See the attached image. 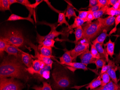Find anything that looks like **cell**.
<instances>
[{"label":"cell","instance_id":"5b68a950","mask_svg":"<svg viewBox=\"0 0 120 90\" xmlns=\"http://www.w3.org/2000/svg\"><path fill=\"white\" fill-rule=\"evenodd\" d=\"M23 84L14 78L0 79V90H22Z\"/></svg>","mask_w":120,"mask_h":90},{"label":"cell","instance_id":"52a82bcc","mask_svg":"<svg viewBox=\"0 0 120 90\" xmlns=\"http://www.w3.org/2000/svg\"><path fill=\"white\" fill-rule=\"evenodd\" d=\"M45 25H49L51 27V31L49 34L45 36L40 35L37 32V41L39 44H41L46 39H54L56 37H58L60 35H64V33L62 32H59L56 30L57 27L54 24H50L47 23H44Z\"/></svg>","mask_w":120,"mask_h":90},{"label":"cell","instance_id":"816d5d0a","mask_svg":"<svg viewBox=\"0 0 120 90\" xmlns=\"http://www.w3.org/2000/svg\"><path fill=\"white\" fill-rule=\"evenodd\" d=\"M92 90H106L105 88H104L103 86H101L100 87H98V88H96L94 89H92Z\"/></svg>","mask_w":120,"mask_h":90},{"label":"cell","instance_id":"4fadbf2b","mask_svg":"<svg viewBox=\"0 0 120 90\" xmlns=\"http://www.w3.org/2000/svg\"><path fill=\"white\" fill-rule=\"evenodd\" d=\"M5 51L9 55H13L15 57H19V54L23 52V51L19 49V48L15 46L9 45L5 48Z\"/></svg>","mask_w":120,"mask_h":90},{"label":"cell","instance_id":"2e32d148","mask_svg":"<svg viewBox=\"0 0 120 90\" xmlns=\"http://www.w3.org/2000/svg\"><path fill=\"white\" fill-rule=\"evenodd\" d=\"M32 14H33V13H30L29 16L27 17H23L19 16L17 15L12 14L9 16L8 19L7 20V21H15L20 20H26L29 21L32 24L34 25V21L31 17Z\"/></svg>","mask_w":120,"mask_h":90},{"label":"cell","instance_id":"44dd1931","mask_svg":"<svg viewBox=\"0 0 120 90\" xmlns=\"http://www.w3.org/2000/svg\"><path fill=\"white\" fill-rule=\"evenodd\" d=\"M74 9L75 8L71 4L68 3L67 8L65 11V16L69 20H70L72 17H77Z\"/></svg>","mask_w":120,"mask_h":90},{"label":"cell","instance_id":"3957f363","mask_svg":"<svg viewBox=\"0 0 120 90\" xmlns=\"http://www.w3.org/2000/svg\"><path fill=\"white\" fill-rule=\"evenodd\" d=\"M0 38L6 41L9 45L17 47H21L25 42L21 31L17 30L9 29L5 30Z\"/></svg>","mask_w":120,"mask_h":90},{"label":"cell","instance_id":"277c9868","mask_svg":"<svg viewBox=\"0 0 120 90\" xmlns=\"http://www.w3.org/2000/svg\"><path fill=\"white\" fill-rule=\"evenodd\" d=\"M52 75L53 80L52 86L54 90L64 89L71 85L69 77L62 70H54Z\"/></svg>","mask_w":120,"mask_h":90},{"label":"cell","instance_id":"f35d334b","mask_svg":"<svg viewBox=\"0 0 120 90\" xmlns=\"http://www.w3.org/2000/svg\"><path fill=\"white\" fill-rule=\"evenodd\" d=\"M52 67H51V66L46 65L44 66V67L43 69H42L39 72L38 74L41 77H42V74H43V73H44V71H50V70L52 69Z\"/></svg>","mask_w":120,"mask_h":90},{"label":"cell","instance_id":"f1b7e54d","mask_svg":"<svg viewBox=\"0 0 120 90\" xmlns=\"http://www.w3.org/2000/svg\"><path fill=\"white\" fill-rule=\"evenodd\" d=\"M102 80L101 86H104L110 81L111 78L107 72L101 75H100Z\"/></svg>","mask_w":120,"mask_h":90},{"label":"cell","instance_id":"ee69618b","mask_svg":"<svg viewBox=\"0 0 120 90\" xmlns=\"http://www.w3.org/2000/svg\"><path fill=\"white\" fill-rule=\"evenodd\" d=\"M100 9H101L99 5L98 4L97 5L93 7H91V8H89L88 9V11H91L92 12H96V11H98Z\"/></svg>","mask_w":120,"mask_h":90},{"label":"cell","instance_id":"681fc988","mask_svg":"<svg viewBox=\"0 0 120 90\" xmlns=\"http://www.w3.org/2000/svg\"><path fill=\"white\" fill-rule=\"evenodd\" d=\"M9 2L10 5L14 4V3H19L17 0H8Z\"/></svg>","mask_w":120,"mask_h":90},{"label":"cell","instance_id":"8d00e7d4","mask_svg":"<svg viewBox=\"0 0 120 90\" xmlns=\"http://www.w3.org/2000/svg\"><path fill=\"white\" fill-rule=\"evenodd\" d=\"M116 10L112 8V7H109L106 11L105 15H108L109 16H116Z\"/></svg>","mask_w":120,"mask_h":90},{"label":"cell","instance_id":"7bdbcfd3","mask_svg":"<svg viewBox=\"0 0 120 90\" xmlns=\"http://www.w3.org/2000/svg\"><path fill=\"white\" fill-rule=\"evenodd\" d=\"M98 4V0H90L89 8L93 7Z\"/></svg>","mask_w":120,"mask_h":90},{"label":"cell","instance_id":"ac0fdd59","mask_svg":"<svg viewBox=\"0 0 120 90\" xmlns=\"http://www.w3.org/2000/svg\"><path fill=\"white\" fill-rule=\"evenodd\" d=\"M102 80L100 76H99L96 78H95L91 82L89 83L86 87L87 90H92L101 86Z\"/></svg>","mask_w":120,"mask_h":90},{"label":"cell","instance_id":"c3c4849f","mask_svg":"<svg viewBox=\"0 0 120 90\" xmlns=\"http://www.w3.org/2000/svg\"><path fill=\"white\" fill-rule=\"evenodd\" d=\"M115 62L117 63H120V52L116 56L115 59Z\"/></svg>","mask_w":120,"mask_h":90},{"label":"cell","instance_id":"ffe728a7","mask_svg":"<svg viewBox=\"0 0 120 90\" xmlns=\"http://www.w3.org/2000/svg\"><path fill=\"white\" fill-rule=\"evenodd\" d=\"M115 42H112L109 39V41L104 44V46H106V49L105 50L106 53L108 55H109L111 58L114 55V51L115 49Z\"/></svg>","mask_w":120,"mask_h":90},{"label":"cell","instance_id":"bcb514c9","mask_svg":"<svg viewBox=\"0 0 120 90\" xmlns=\"http://www.w3.org/2000/svg\"><path fill=\"white\" fill-rule=\"evenodd\" d=\"M118 0H109L108 3V5H114L116 3L118 2Z\"/></svg>","mask_w":120,"mask_h":90},{"label":"cell","instance_id":"74e56055","mask_svg":"<svg viewBox=\"0 0 120 90\" xmlns=\"http://www.w3.org/2000/svg\"><path fill=\"white\" fill-rule=\"evenodd\" d=\"M93 12L91 11H88V14L86 19V22H90L95 20Z\"/></svg>","mask_w":120,"mask_h":90},{"label":"cell","instance_id":"e0dca14e","mask_svg":"<svg viewBox=\"0 0 120 90\" xmlns=\"http://www.w3.org/2000/svg\"><path fill=\"white\" fill-rule=\"evenodd\" d=\"M108 29H105L103 30L102 32L95 39L92 41V44L94 45L96 43H99L103 44L104 41L107 36L109 35L108 34Z\"/></svg>","mask_w":120,"mask_h":90},{"label":"cell","instance_id":"f6af8a7d","mask_svg":"<svg viewBox=\"0 0 120 90\" xmlns=\"http://www.w3.org/2000/svg\"><path fill=\"white\" fill-rule=\"evenodd\" d=\"M45 2L47 3V4H48V5L49 6V7L50 8H51L52 9V10H54V11H55V12H58L59 13H60V12L59 11H58V10H56V9L54 8L52 6V5L50 4V3L49 2L48 0H44Z\"/></svg>","mask_w":120,"mask_h":90},{"label":"cell","instance_id":"e575fe53","mask_svg":"<svg viewBox=\"0 0 120 90\" xmlns=\"http://www.w3.org/2000/svg\"><path fill=\"white\" fill-rule=\"evenodd\" d=\"M77 11H78L79 12V15L78 17L81 19L83 20L86 22V17H87V14H88V11H79L76 9Z\"/></svg>","mask_w":120,"mask_h":90},{"label":"cell","instance_id":"1f68e13d","mask_svg":"<svg viewBox=\"0 0 120 90\" xmlns=\"http://www.w3.org/2000/svg\"><path fill=\"white\" fill-rule=\"evenodd\" d=\"M90 44L91 46L90 52H91V54L92 55L93 57L95 59H101L100 54H99V52L97 51L95 46H94V45L92 44H91V43H90Z\"/></svg>","mask_w":120,"mask_h":90},{"label":"cell","instance_id":"836d02e7","mask_svg":"<svg viewBox=\"0 0 120 90\" xmlns=\"http://www.w3.org/2000/svg\"><path fill=\"white\" fill-rule=\"evenodd\" d=\"M9 45L6 41L4 40L3 39L0 38V54L1 56L3 54L5 51V48L8 45Z\"/></svg>","mask_w":120,"mask_h":90},{"label":"cell","instance_id":"ba28073f","mask_svg":"<svg viewBox=\"0 0 120 90\" xmlns=\"http://www.w3.org/2000/svg\"><path fill=\"white\" fill-rule=\"evenodd\" d=\"M29 44L30 45L31 48L33 49L35 51V55L34 56L31 55L33 59H37L38 60H40L43 62V63H44L47 65L49 66L52 67L53 62L52 59V58L50 57H46L45 56L42 55L40 53L38 47H37L36 46H35L31 42L29 43Z\"/></svg>","mask_w":120,"mask_h":90},{"label":"cell","instance_id":"8fae6325","mask_svg":"<svg viewBox=\"0 0 120 90\" xmlns=\"http://www.w3.org/2000/svg\"><path fill=\"white\" fill-rule=\"evenodd\" d=\"M116 18L114 16H109L106 18H100L98 19L100 23L101 27L104 29L113 26L115 23Z\"/></svg>","mask_w":120,"mask_h":90},{"label":"cell","instance_id":"f5cc1de1","mask_svg":"<svg viewBox=\"0 0 120 90\" xmlns=\"http://www.w3.org/2000/svg\"><path fill=\"white\" fill-rule=\"evenodd\" d=\"M119 86H120V83H119V84H118Z\"/></svg>","mask_w":120,"mask_h":90},{"label":"cell","instance_id":"4316f807","mask_svg":"<svg viewBox=\"0 0 120 90\" xmlns=\"http://www.w3.org/2000/svg\"><path fill=\"white\" fill-rule=\"evenodd\" d=\"M94 45L100 54V58L106 60V52L105 49L103 48V44L98 43L95 44Z\"/></svg>","mask_w":120,"mask_h":90},{"label":"cell","instance_id":"b9f144b4","mask_svg":"<svg viewBox=\"0 0 120 90\" xmlns=\"http://www.w3.org/2000/svg\"><path fill=\"white\" fill-rule=\"evenodd\" d=\"M17 1L19 2V3H20L25 5L26 7H27L30 4H31L29 1L28 0H17Z\"/></svg>","mask_w":120,"mask_h":90},{"label":"cell","instance_id":"d6a6232c","mask_svg":"<svg viewBox=\"0 0 120 90\" xmlns=\"http://www.w3.org/2000/svg\"><path fill=\"white\" fill-rule=\"evenodd\" d=\"M106 62V60L105 59H96L94 63L96 66V69L98 70L99 69L102 68L103 66L105 65Z\"/></svg>","mask_w":120,"mask_h":90},{"label":"cell","instance_id":"7dc6e473","mask_svg":"<svg viewBox=\"0 0 120 90\" xmlns=\"http://www.w3.org/2000/svg\"><path fill=\"white\" fill-rule=\"evenodd\" d=\"M112 7V8L115 9V10H117V9H119V8H120V3L119 2L118 0V2L114 5H113Z\"/></svg>","mask_w":120,"mask_h":90},{"label":"cell","instance_id":"603a6c76","mask_svg":"<svg viewBox=\"0 0 120 90\" xmlns=\"http://www.w3.org/2000/svg\"><path fill=\"white\" fill-rule=\"evenodd\" d=\"M85 22V20L80 19L77 16L75 18L73 23L68 27L69 30H72L73 29H76L79 26H82Z\"/></svg>","mask_w":120,"mask_h":90},{"label":"cell","instance_id":"7c38bea8","mask_svg":"<svg viewBox=\"0 0 120 90\" xmlns=\"http://www.w3.org/2000/svg\"><path fill=\"white\" fill-rule=\"evenodd\" d=\"M63 65L66 66V67L69 70L74 72L77 69L83 70L85 71L88 70V69L86 66L81 63L72 62L70 63H65Z\"/></svg>","mask_w":120,"mask_h":90},{"label":"cell","instance_id":"5bb4252c","mask_svg":"<svg viewBox=\"0 0 120 90\" xmlns=\"http://www.w3.org/2000/svg\"><path fill=\"white\" fill-rule=\"evenodd\" d=\"M22 60L24 65L29 68L32 66V63L34 60L32 57L31 55L23 52L21 54Z\"/></svg>","mask_w":120,"mask_h":90},{"label":"cell","instance_id":"83f0119b","mask_svg":"<svg viewBox=\"0 0 120 90\" xmlns=\"http://www.w3.org/2000/svg\"><path fill=\"white\" fill-rule=\"evenodd\" d=\"M10 6L8 0H0V10L1 11H10Z\"/></svg>","mask_w":120,"mask_h":90},{"label":"cell","instance_id":"d6986e66","mask_svg":"<svg viewBox=\"0 0 120 90\" xmlns=\"http://www.w3.org/2000/svg\"><path fill=\"white\" fill-rule=\"evenodd\" d=\"M39 52L40 54L46 57H52V48L51 47H47L44 46L38 47Z\"/></svg>","mask_w":120,"mask_h":90},{"label":"cell","instance_id":"d590c367","mask_svg":"<svg viewBox=\"0 0 120 90\" xmlns=\"http://www.w3.org/2000/svg\"><path fill=\"white\" fill-rule=\"evenodd\" d=\"M120 23V15L118 16H116V20H115V27L110 31V32L109 35H110L114 32H116V31L117 30V26Z\"/></svg>","mask_w":120,"mask_h":90},{"label":"cell","instance_id":"9c48e42d","mask_svg":"<svg viewBox=\"0 0 120 90\" xmlns=\"http://www.w3.org/2000/svg\"><path fill=\"white\" fill-rule=\"evenodd\" d=\"M45 64L40 60L36 59L33 62L32 67L30 68H26L27 70L30 74H34L35 73L38 74L39 72L44 67Z\"/></svg>","mask_w":120,"mask_h":90},{"label":"cell","instance_id":"30bf717a","mask_svg":"<svg viewBox=\"0 0 120 90\" xmlns=\"http://www.w3.org/2000/svg\"><path fill=\"white\" fill-rule=\"evenodd\" d=\"M81 63L87 66V65L91 63H94L96 59L94 58L89 49L83 53L79 56Z\"/></svg>","mask_w":120,"mask_h":90},{"label":"cell","instance_id":"ab89813d","mask_svg":"<svg viewBox=\"0 0 120 90\" xmlns=\"http://www.w3.org/2000/svg\"><path fill=\"white\" fill-rule=\"evenodd\" d=\"M109 0H98V4L100 8L108 5Z\"/></svg>","mask_w":120,"mask_h":90},{"label":"cell","instance_id":"60d3db41","mask_svg":"<svg viewBox=\"0 0 120 90\" xmlns=\"http://www.w3.org/2000/svg\"><path fill=\"white\" fill-rule=\"evenodd\" d=\"M42 90H52V89L50 84L46 82H44Z\"/></svg>","mask_w":120,"mask_h":90},{"label":"cell","instance_id":"f907efd6","mask_svg":"<svg viewBox=\"0 0 120 90\" xmlns=\"http://www.w3.org/2000/svg\"><path fill=\"white\" fill-rule=\"evenodd\" d=\"M42 87L41 86H35L32 87V88L35 89V90H42Z\"/></svg>","mask_w":120,"mask_h":90},{"label":"cell","instance_id":"7a4b0ae2","mask_svg":"<svg viewBox=\"0 0 120 90\" xmlns=\"http://www.w3.org/2000/svg\"><path fill=\"white\" fill-rule=\"evenodd\" d=\"M82 26L83 39L90 43L97 36L99 35L104 30L101 27L98 19L93 22H86Z\"/></svg>","mask_w":120,"mask_h":90},{"label":"cell","instance_id":"484cf974","mask_svg":"<svg viewBox=\"0 0 120 90\" xmlns=\"http://www.w3.org/2000/svg\"><path fill=\"white\" fill-rule=\"evenodd\" d=\"M109 7V5H107L104 7L101 8L98 11L94 12V16L95 19H98L99 18H101V17L104 14H105V13L106 11Z\"/></svg>","mask_w":120,"mask_h":90},{"label":"cell","instance_id":"9a60e30c","mask_svg":"<svg viewBox=\"0 0 120 90\" xmlns=\"http://www.w3.org/2000/svg\"><path fill=\"white\" fill-rule=\"evenodd\" d=\"M59 59L60 63L62 65H64L65 63H72L73 61L75 60L74 58L71 55V50L66 51L62 56L59 58Z\"/></svg>","mask_w":120,"mask_h":90},{"label":"cell","instance_id":"f546056e","mask_svg":"<svg viewBox=\"0 0 120 90\" xmlns=\"http://www.w3.org/2000/svg\"><path fill=\"white\" fill-rule=\"evenodd\" d=\"M102 86L106 90H120V86L116 85L112 80H110L105 86Z\"/></svg>","mask_w":120,"mask_h":90},{"label":"cell","instance_id":"d4e9b609","mask_svg":"<svg viewBox=\"0 0 120 90\" xmlns=\"http://www.w3.org/2000/svg\"><path fill=\"white\" fill-rule=\"evenodd\" d=\"M65 13V12H60L59 13L58 19V24L56 26L57 27L60 26L62 25L63 24H65L67 26H68V27L70 26V25H69L66 19Z\"/></svg>","mask_w":120,"mask_h":90},{"label":"cell","instance_id":"6da1fadb","mask_svg":"<svg viewBox=\"0 0 120 90\" xmlns=\"http://www.w3.org/2000/svg\"><path fill=\"white\" fill-rule=\"evenodd\" d=\"M15 56L4 57L0 66V78H11L27 81L26 68L22 62Z\"/></svg>","mask_w":120,"mask_h":90},{"label":"cell","instance_id":"7402d4cb","mask_svg":"<svg viewBox=\"0 0 120 90\" xmlns=\"http://www.w3.org/2000/svg\"><path fill=\"white\" fill-rule=\"evenodd\" d=\"M118 70V67L116 68H110L107 71V72L109 75L111 79H112V81L116 85L119 86L118 84V79L116 78V71H117Z\"/></svg>","mask_w":120,"mask_h":90},{"label":"cell","instance_id":"cb8c5ba5","mask_svg":"<svg viewBox=\"0 0 120 90\" xmlns=\"http://www.w3.org/2000/svg\"><path fill=\"white\" fill-rule=\"evenodd\" d=\"M74 34L75 35V40L74 43L76 45L81 39H83L82 26H80L76 28Z\"/></svg>","mask_w":120,"mask_h":90},{"label":"cell","instance_id":"4dcf8cb0","mask_svg":"<svg viewBox=\"0 0 120 90\" xmlns=\"http://www.w3.org/2000/svg\"><path fill=\"white\" fill-rule=\"evenodd\" d=\"M55 41L54 39H46L43 41L41 44H39L38 46H44L47 47H54V44L55 43Z\"/></svg>","mask_w":120,"mask_h":90},{"label":"cell","instance_id":"8992f818","mask_svg":"<svg viewBox=\"0 0 120 90\" xmlns=\"http://www.w3.org/2000/svg\"><path fill=\"white\" fill-rule=\"evenodd\" d=\"M90 43L83 39L82 40H80L75 45V48L71 50V55L74 58L75 61L78 56H80L87 50L89 49Z\"/></svg>","mask_w":120,"mask_h":90}]
</instances>
